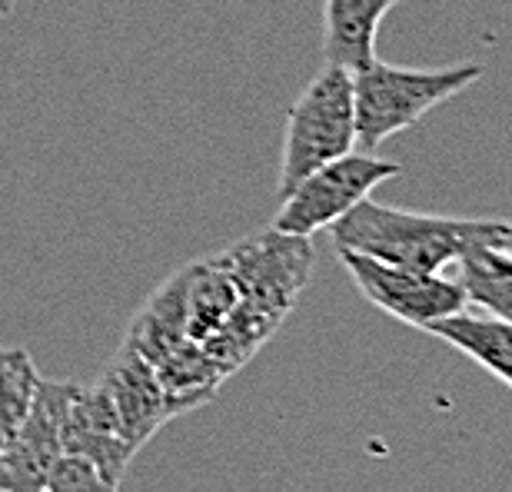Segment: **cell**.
Returning <instances> with one entry per match:
<instances>
[{"label": "cell", "instance_id": "6", "mask_svg": "<svg viewBox=\"0 0 512 492\" xmlns=\"http://www.w3.org/2000/svg\"><path fill=\"white\" fill-rule=\"evenodd\" d=\"M67 393L70 383H50L40 376L24 423L0 446V492H27L47 486L50 466L64 453L60 419H64Z\"/></svg>", "mask_w": 512, "mask_h": 492}, {"label": "cell", "instance_id": "7", "mask_svg": "<svg viewBox=\"0 0 512 492\" xmlns=\"http://www.w3.org/2000/svg\"><path fill=\"white\" fill-rule=\"evenodd\" d=\"M97 386L104 389V396L110 399V406H114L120 436L137 449L147 443L167 419L177 416L167 393H163L157 373H153V366L143 360L130 343L120 346L114 363L100 373Z\"/></svg>", "mask_w": 512, "mask_h": 492}, {"label": "cell", "instance_id": "14", "mask_svg": "<svg viewBox=\"0 0 512 492\" xmlns=\"http://www.w3.org/2000/svg\"><path fill=\"white\" fill-rule=\"evenodd\" d=\"M14 4H17V0H0V17H7L10 10H14Z\"/></svg>", "mask_w": 512, "mask_h": 492}, {"label": "cell", "instance_id": "1", "mask_svg": "<svg viewBox=\"0 0 512 492\" xmlns=\"http://www.w3.org/2000/svg\"><path fill=\"white\" fill-rule=\"evenodd\" d=\"M503 223L499 220H463V217H433V213H409L376 203L373 197L330 227L336 250H353L373 260L409 266V270L439 273L453 266L473 246H496Z\"/></svg>", "mask_w": 512, "mask_h": 492}, {"label": "cell", "instance_id": "9", "mask_svg": "<svg viewBox=\"0 0 512 492\" xmlns=\"http://www.w3.org/2000/svg\"><path fill=\"white\" fill-rule=\"evenodd\" d=\"M426 330L439 340L453 343L466 356H473L479 366H486L489 373H496L503 383L512 386V323L496 320V316L493 320H476V316L453 313L429 323Z\"/></svg>", "mask_w": 512, "mask_h": 492}, {"label": "cell", "instance_id": "2", "mask_svg": "<svg viewBox=\"0 0 512 492\" xmlns=\"http://www.w3.org/2000/svg\"><path fill=\"white\" fill-rule=\"evenodd\" d=\"M483 77L479 64H459L443 70L396 67L370 60L353 74V110H356V150L376 153L389 137L409 130L429 110L446 104L459 90Z\"/></svg>", "mask_w": 512, "mask_h": 492}, {"label": "cell", "instance_id": "5", "mask_svg": "<svg viewBox=\"0 0 512 492\" xmlns=\"http://www.w3.org/2000/svg\"><path fill=\"white\" fill-rule=\"evenodd\" d=\"M336 256H340V263L346 266V273L353 276V283L360 286L366 300L380 306L383 313L396 316V320L419 326V330H426L429 323L443 320V316L463 313L469 303L463 286L443 273L393 266L353 250H336Z\"/></svg>", "mask_w": 512, "mask_h": 492}, {"label": "cell", "instance_id": "3", "mask_svg": "<svg viewBox=\"0 0 512 492\" xmlns=\"http://www.w3.org/2000/svg\"><path fill=\"white\" fill-rule=\"evenodd\" d=\"M356 150L353 74L326 64L286 114V137L276 193L290 197L296 183L343 153Z\"/></svg>", "mask_w": 512, "mask_h": 492}, {"label": "cell", "instance_id": "10", "mask_svg": "<svg viewBox=\"0 0 512 492\" xmlns=\"http://www.w3.org/2000/svg\"><path fill=\"white\" fill-rule=\"evenodd\" d=\"M453 266L469 303L483 306L496 320L512 323V256L483 243L459 256Z\"/></svg>", "mask_w": 512, "mask_h": 492}, {"label": "cell", "instance_id": "8", "mask_svg": "<svg viewBox=\"0 0 512 492\" xmlns=\"http://www.w3.org/2000/svg\"><path fill=\"white\" fill-rule=\"evenodd\" d=\"M399 0H323V60L356 74L376 60V34Z\"/></svg>", "mask_w": 512, "mask_h": 492}, {"label": "cell", "instance_id": "11", "mask_svg": "<svg viewBox=\"0 0 512 492\" xmlns=\"http://www.w3.org/2000/svg\"><path fill=\"white\" fill-rule=\"evenodd\" d=\"M40 373L27 350L4 346L0 350V446L14 436V429L24 423L30 403H34Z\"/></svg>", "mask_w": 512, "mask_h": 492}, {"label": "cell", "instance_id": "4", "mask_svg": "<svg viewBox=\"0 0 512 492\" xmlns=\"http://www.w3.org/2000/svg\"><path fill=\"white\" fill-rule=\"evenodd\" d=\"M399 173H403L399 163L376 157V153H343V157L313 170L310 177L296 183L290 197L280 200L273 230L293 233V237H313L316 230H330L356 203L370 197L380 183L399 177Z\"/></svg>", "mask_w": 512, "mask_h": 492}, {"label": "cell", "instance_id": "13", "mask_svg": "<svg viewBox=\"0 0 512 492\" xmlns=\"http://www.w3.org/2000/svg\"><path fill=\"white\" fill-rule=\"evenodd\" d=\"M496 250H503L506 256H512V220H509V223H503V233H499Z\"/></svg>", "mask_w": 512, "mask_h": 492}, {"label": "cell", "instance_id": "15", "mask_svg": "<svg viewBox=\"0 0 512 492\" xmlns=\"http://www.w3.org/2000/svg\"><path fill=\"white\" fill-rule=\"evenodd\" d=\"M27 492H47V489H27Z\"/></svg>", "mask_w": 512, "mask_h": 492}, {"label": "cell", "instance_id": "12", "mask_svg": "<svg viewBox=\"0 0 512 492\" xmlns=\"http://www.w3.org/2000/svg\"><path fill=\"white\" fill-rule=\"evenodd\" d=\"M47 492H120L100 469L84 456L74 453H60L57 463L50 466L47 476Z\"/></svg>", "mask_w": 512, "mask_h": 492}]
</instances>
